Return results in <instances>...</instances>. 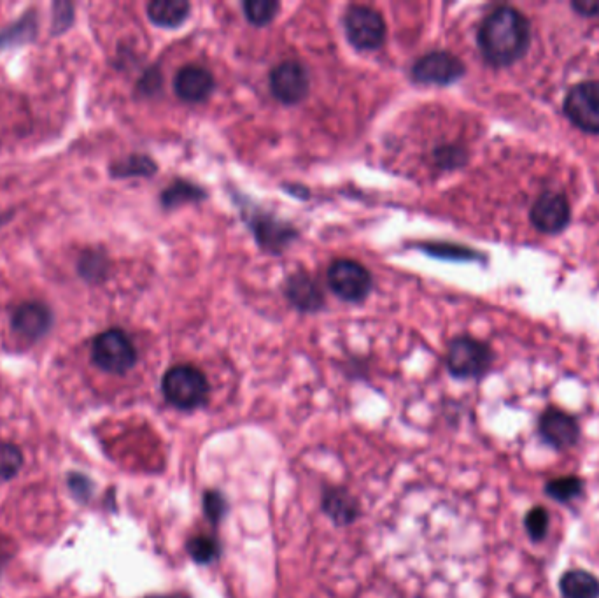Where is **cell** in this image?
<instances>
[{"mask_svg":"<svg viewBox=\"0 0 599 598\" xmlns=\"http://www.w3.org/2000/svg\"><path fill=\"white\" fill-rule=\"evenodd\" d=\"M477 39L489 64L494 67L515 64L526 55L531 41L528 18L515 8L500 6L486 16Z\"/></svg>","mask_w":599,"mask_h":598,"instance_id":"obj_1","label":"cell"},{"mask_svg":"<svg viewBox=\"0 0 599 598\" xmlns=\"http://www.w3.org/2000/svg\"><path fill=\"white\" fill-rule=\"evenodd\" d=\"M162 392L170 406L179 411H195L209 400L211 386L204 372L193 365H176L165 372Z\"/></svg>","mask_w":599,"mask_h":598,"instance_id":"obj_2","label":"cell"},{"mask_svg":"<svg viewBox=\"0 0 599 598\" xmlns=\"http://www.w3.org/2000/svg\"><path fill=\"white\" fill-rule=\"evenodd\" d=\"M92 360L102 371L121 376L134 369L137 364V349L123 330L111 328L95 337Z\"/></svg>","mask_w":599,"mask_h":598,"instance_id":"obj_3","label":"cell"},{"mask_svg":"<svg viewBox=\"0 0 599 598\" xmlns=\"http://www.w3.org/2000/svg\"><path fill=\"white\" fill-rule=\"evenodd\" d=\"M493 365V351L473 337H458L447 349V369L454 378L479 379Z\"/></svg>","mask_w":599,"mask_h":598,"instance_id":"obj_4","label":"cell"},{"mask_svg":"<svg viewBox=\"0 0 599 598\" xmlns=\"http://www.w3.org/2000/svg\"><path fill=\"white\" fill-rule=\"evenodd\" d=\"M344 29L356 50L374 51L386 41V22L379 11L367 6H351L344 16Z\"/></svg>","mask_w":599,"mask_h":598,"instance_id":"obj_5","label":"cell"},{"mask_svg":"<svg viewBox=\"0 0 599 598\" xmlns=\"http://www.w3.org/2000/svg\"><path fill=\"white\" fill-rule=\"evenodd\" d=\"M328 285L347 302H361L372 290V274L360 262L340 258L328 267Z\"/></svg>","mask_w":599,"mask_h":598,"instance_id":"obj_6","label":"cell"},{"mask_svg":"<svg viewBox=\"0 0 599 598\" xmlns=\"http://www.w3.org/2000/svg\"><path fill=\"white\" fill-rule=\"evenodd\" d=\"M564 114L577 129L599 134V81L573 86L564 99Z\"/></svg>","mask_w":599,"mask_h":598,"instance_id":"obj_7","label":"cell"},{"mask_svg":"<svg viewBox=\"0 0 599 598\" xmlns=\"http://www.w3.org/2000/svg\"><path fill=\"white\" fill-rule=\"evenodd\" d=\"M538 435L549 448L568 451L580 442L582 428L577 416L566 413L559 407L550 406L538 418Z\"/></svg>","mask_w":599,"mask_h":598,"instance_id":"obj_8","label":"cell"},{"mask_svg":"<svg viewBox=\"0 0 599 598\" xmlns=\"http://www.w3.org/2000/svg\"><path fill=\"white\" fill-rule=\"evenodd\" d=\"M268 83L275 99L286 106L302 102L311 90L309 72L296 60H284L281 64L275 65L268 76Z\"/></svg>","mask_w":599,"mask_h":598,"instance_id":"obj_9","label":"cell"},{"mask_svg":"<svg viewBox=\"0 0 599 598\" xmlns=\"http://www.w3.org/2000/svg\"><path fill=\"white\" fill-rule=\"evenodd\" d=\"M465 64L449 51H431L412 67V79L421 85H451L465 76Z\"/></svg>","mask_w":599,"mask_h":598,"instance_id":"obj_10","label":"cell"},{"mask_svg":"<svg viewBox=\"0 0 599 598\" xmlns=\"http://www.w3.org/2000/svg\"><path fill=\"white\" fill-rule=\"evenodd\" d=\"M529 220L543 234H559L570 223V202L561 193H543L531 207Z\"/></svg>","mask_w":599,"mask_h":598,"instance_id":"obj_11","label":"cell"},{"mask_svg":"<svg viewBox=\"0 0 599 598\" xmlns=\"http://www.w3.org/2000/svg\"><path fill=\"white\" fill-rule=\"evenodd\" d=\"M216 88V81L212 76L211 71H207L204 67L198 65H188L177 72L174 78V90L177 97L190 102V104H198L211 97L212 92Z\"/></svg>","mask_w":599,"mask_h":598,"instance_id":"obj_12","label":"cell"},{"mask_svg":"<svg viewBox=\"0 0 599 598\" xmlns=\"http://www.w3.org/2000/svg\"><path fill=\"white\" fill-rule=\"evenodd\" d=\"M51 321H53V316L48 307L39 302H27L13 313L11 327L15 330V334L20 335L23 339L36 341L50 330Z\"/></svg>","mask_w":599,"mask_h":598,"instance_id":"obj_13","label":"cell"},{"mask_svg":"<svg viewBox=\"0 0 599 598\" xmlns=\"http://www.w3.org/2000/svg\"><path fill=\"white\" fill-rule=\"evenodd\" d=\"M321 507H323V513L339 527L353 525L354 521L360 518V502L354 495L347 492L346 488H340V486H326L323 490Z\"/></svg>","mask_w":599,"mask_h":598,"instance_id":"obj_14","label":"cell"},{"mask_svg":"<svg viewBox=\"0 0 599 598\" xmlns=\"http://www.w3.org/2000/svg\"><path fill=\"white\" fill-rule=\"evenodd\" d=\"M286 297L300 311H318L325 302L319 286L304 272H298V274L288 279Z\"/></svg>","mask_w":599,"mask_h":598,"instance_id":"obj_15","label":"cell"},{"mask_svg":"<svg viewBox=\"0 0 599 598\" xmlns=\"http://www.w3.org/2000/svg\"><path fill=\"white\" fill-rule=\"evenodd\" d=\"M557 588L563 598H599V577L589 570H566Z\"/></svg>","mask_w":599,"mask_h":598,"instance_id":"obj_16","label":"cell"},{"mask_svg":"<svg viewBox=\"0 0 599 598\" xmlns=\"http://www.w3.org/2000/svg\"><path fill=\"white\" fill-rule=\"evenodd\" d=\"M190 9L186 0H153L148 4V16L158 27L176 29L188 18Z\"/></svg>","mask_w":599,"mask_h":598,"instance_id":"obj_17","label":"cell"},{"mask_svg":"<svg viewBox=\"0 0 599 598\" xmlns=\"http://www.w3.org/2000/svg\"><path fill=\"white\" fill-rule=\"evenodd\" d=\"M543 493L554 500L557 504H573L575 500L582 499L585 493V481L577 474H566V476L552 477L545 486Z\"/></svg>","mask_w":599,"mask_h":598,"instance_id":"obj_18","label":"cell"},{"mask_svg":"<svg viewBox=\"0 0 599 598\" xmlns=\"http://www.w3.org/2000/svg\"><path fill=\"white\" fill-rule=\"evenodd\" d=\"M186 551L198 565H211L221 556V544L214 535H193L186 542Z\"/></svg>","mask_w":599,"mask_h":598,"instance_id":"obj_19","label":"cell"},{"mask_svg":"<svg viewBox=\"0 0 599 598\" xmlns=\"http://www.w3.org/2000/svg\"><path fill=\"white\" fill-rule=\"evenodd\" d=\"M524 530L531 542L540 544L549 537L550 530V513L547 507L535 506L528 509V513L524 516Z\"/></svg>","mask_w":599,"mask_h":598,"instance_id":"obj_20","label":"cell"},{"mask_svg":"<svg viewBox=\"0 0 599 598\" xmlns=\"http://www.w3.org/2000/svg\"><path fill=\"white\" fill-rule=\"evenodd\" d=\"M22 465V449L11 442H0V483L13 479L22 469Z\"/></svg>","mask_w":599,"mask_h":598,"instance_id":"obj_21","label":"cell"},{"mask_svg":"<svg viewBox=\"0 0 599 598\" xmlns=\"http://www.w3.org/2000/svg\"><path fill=\"white\" fill-rule=\"evenodd\" d=\"M279 2L274 0H247L244 4L246 18L256 27H263L274 20L279 11Z\"/></svg>","mask_w":599,"mask_h":598,"instance_id":"obj_22","label":"cell"},{"mask_svg":"<svg viewBox=\"0 0 599 598\" xmlns=\"http://www.w3.org/2000/svg\"><path fill=\"white\" fill-rule=\"evenodd\" d=\"M202 507H204L205 518L211 521L214 528L219 527V523L225 520L226 513H228V502H226L225 495L219 490H207L202 499Z\"/></svg>","mask_w":599,"mask_h":598,"instance_id":"obj_23","label":"cell"},{"mask_svg":"<svg viewBox=\"0 0 599 598\" xmlns=\"http://www.w3.org/2000/svg\"><path fill=\"white\" fill-rule=\"evenodd\" d=\"M107 271V262L104 255L95 253V251H86L85 255L79 260V272L81 276L90 281L100 279Z\"/></svg>","mask_w":599,"mask_h":598,"instance_id":"obj_24","label":"cell"},{"mask_svg":"<svg viewBox=\"0 0 599 598\" xmlns=\"http://www.w3.org/2000/svg\"><path fill=\"white\" fill-rule=\"evenodd\" d=\"M155 171V165L149 162L148 158L132 157L127 162L114 167V174L118 176H134V174H151Z\"/></svg>","mask_w":599,"mask_h":598,"instance_id":"obj_25","label":"cell"},{"mask_svg":"<svg viewBox=\"0 0 599 598\" xmlns=\"http://www.w3.org/2000/svg\"><path fill=\"white\" fill-rule=\"evenodd\" d=\"M571 9L577 11L580 16L598 18L599 0H573V2H571Z\"/></svg>","mask_w":599,"mask_h":598,"instance_id":"obj_26","label":"cell"},{"mask_svg":"<svg viewBox=\"0 0 599 598\" xmlns=\"http://www.w3.org/2000/svg\"><path fill=\"white\" fill-rule=\"evenodd\" d=\"M146 598H191L190 595H184V593H176V595H153V597Z\"/></svg>","mask_w":599,"mask_h":598,"instance_id":"obj_27","label":"cell"}]
</instances>
